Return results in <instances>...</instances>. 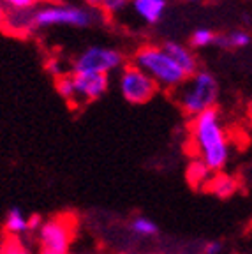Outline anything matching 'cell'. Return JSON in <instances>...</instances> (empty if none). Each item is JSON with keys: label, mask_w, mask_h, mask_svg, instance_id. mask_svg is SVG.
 I'll return each mask as SVG.
<instances>
[{"label": "cell", "mask_w": 252, "mask_h": 254, "mask_svg": "<svg viewBox=\"0 0 252 254\" xmlns=\"http://www.w3.org/2000/svg\"><path fill=\"white\" fill-rule=\"evenodd\" d=\"M39 0H0V4L9 11H28L37 5Z\"/></svg>", "instance_id": "obj_20"}, {"label": "cell", "mask_w": 252, "mask_h": 254, "mask_svg": "<svg viewBox=\"0 0 252 254\" xmlns=\"http://www.w3.org/2000/svg\"><path fill=\"white\" fill-rule=\"evenodd\" d=\"M212 170L206 166L199 157H196L194 161H190L189 166H187V180H189L192 186L201 187L206 186L208 180L212 179Z\"/></svg>", "instance_id": "obj_15"}, {"label": "cell", "mask_w": 252, "mask_h": 254, "mask_svg": "<svg viewBox=\"0 0 252 254\" xmlns=\"http://www.w3.org/2000/svg\"><path fill=\"white\" fill-rule=\"evenodd\" d=\"M252 37L245 30H231L226 34H217L215 44L213 46L221 48V50H242L251 44Z\"/></svg>", "instance_id": "obj_12"}, {"label": "cell", "mask_w": 252, "mask_h": 254, "mask_svg": "<svg viewBox=\"0 0 252 254\" xmlns=\"http://www.w3.org/2000/svg\"><path fill=\"white\" fill-rule=\"evenodd\" d=\"M87 7H92V9H101V4H103V0H83Z\"/></svg>", "instance_id": "obj_24"}, {"label": "cell", "mask_w": 252, "mask_h": 254, "mask_svg": "<svg viewBox=\"0 0 252 254\" xmlns=\"http://www.w3.org/2000/svg\"><path fill=\"white\" fill-rule=\"evenodd\" d=\"M74 231V219L62 214L57 217L44 219L37 231L39 254H69Z\"/></svg>", "instance_id": "obj_5"}, {"label": "cell", "mask_w": 252, "mask_h": 254, "mask_svg": "<svg viewBox=\"0 0 252 254\" xmlns=\"http://www.w3.org/2000/svg\"><path fill=\"white\" fill-rule=\"evenodd\" d=\"M237 189H238L237 179H233L231 175L221 173V171L217 175H212V179L206 184V190L221 199H226V198H229V196H233L237 192Z\"/></svg>", "instance_id": "obj_11"}, {"label": "cell", "mask_w": 252, "mask_h": 254, "mask_svg": "<svg viewBox=\"0 0 252 254\" xmlns=\"http://www.w3.org/2000/svg\"><path fill=\"white\" fill-rule=\"evenodd\" d=\"M124 67V55L106 46H90L83 50L72 62V72H97L108 74L111 71Z\"/></svg>", "instance_id": "obj_7"}, {"label": "cell", "mask_w": 252, "mask_h": 254, "mask_svg": "<svg viewBox=\"0 0 252 254\" xmlns=\"http://www.w3.org/2000/svg\"><path fill=\"white\" fill-rule=\"evenodd\" d=\"M132 64L145 71L159 87L166 90H175L186 81L189 76L186 71L168 55L164 48L157 44H143L132 55Z\"/></svg>", "instance_id": "obj_3"}, {"label": "cell", "mask_w": 252, "mask_h": 254, "mask_svg": "<svg viewBox=\"0 0 252 254\" xmlns=\"http://www.w3.org/2000/svg\"><path fill=\"white\" fill-rule=\"evenodd\" d=\"M46 67H48V71L55 76V78H57V76H60V74H63V65L57 59L50 60V62L46 64Z\"/></svg>", "instance_id": "obj_23"}, {"label": "cell", "mask_w": 252, "mask_h": 254, "mask_svg": "<svg viewBox=\"0 0 252 254\" xmlns=\"http://www.w3.org/2000/svg\"><path fill=\"white\" fill-rule=\"evenodd\" d=\"M4 228L11 237H20L28 233V217L23 214L20 206H12L5 214Z\"/></svg>", "instance_id": "obj_13"}, {"label": "cell", "mask_w": 252, "mask_h": 254, "mask_svg": "<svg viewBox=\"0 0 252 254\" xmlns=\"http://www.w3.org/2000/svg\"><path fill=\"white\" fill-rule=\"evenodd\" d=\"M247 115H249V119L252 120V99H251V103H249V106H247Z\"/></svg>", "instance_id": "obj_26"}, {"label": "cell", "mask_w": 252, "mask_h": 254, "mask_svg": "<svg viewBox=\"0 0 252 254\" xmlns=\"http://www.w3.org/2000/svg\"><path fill=\"white\" fill-rule=\"evenodd\" d=\"M222 249H224L222 242H219V240H210V242H206L205 246H203L201 254H222Z\"/></svg>", "instance_id": "obj_21"}, {"label": "cell", "mask_w": 252, "mask_h": 254, "mask_svg": "<svg viewBox=\"0 0 252 254\" xmlns=\"http://www.w3.org/2000/svg\"><path fill=\"white\" fill-rule=\"evenodd\" d=\"M99 16L95 9L87 5L74 4H43L36 5L28 11H9L5 14L4 27L12 32H28L44 30L52 27H72V28H88L97 23Z\"/></svg>", "instance_id": "obj_1"}, {"label": "cell", "mask_w": 252, "mask_h": 254, "mask_svg": "<svg viewBox=\"0 0 252 254\" xmlns=\"http://www.w3.org/2000/svg\"><path fill=\"white\" fill-rule=\"evenodd\" d=\"M72 79L76 85L79 103H94L106 94L110 87L108 74H97V72H72Z\"/></svg>", "instance_id": "obj_8"}, {"label": "cell", "mask_w": 252, "mask_h": 254, "mask_svg": "<svg viewBox=\"0 0 252 254\" xmlns=\"http://www.w3.org/2000/svg\"><path fill=\"white\" fill-rule=\"evenodd\" d=\"M215 37H217V34L212 28H206V27L196 28V30L190 34L189 46L192 48V50H203V48L213 46V44H215Z\"/></svg>", "instance_id": "obj_17"}, {"label": "cell", "mask_w": 252, "mask_h": 254, "mask_svg": "<svg viewBox=\"0 0 252 254\" xmlns=\"http://www.w3.org/2000/svg\"><path fill=\"white\" fill-rule=\"evenodd\" d=\"M190 134H192L196 155L212 170V173H219L224 170L231 155V148H229V139L224 132L219 111L215 108H210L192 117Z\"/></svg>", "instance_id": "obj_2"}, {"label": "cell", "mask_w": 252, "mask_h": 254, "mask_svg": "<svg viewBox=\"0 0 252 254\" xmlns=\"http://www.w3.org/2000/svg\"><path fill=\"white\" fill-rule=\"evenodd\" d=\"M0 254H32V251L18 237H11L2 244Z\"/></svg>", "instance_id": "obj_18"}, {"label": "cell", "mask_w": 252, "mask_h": 254, "mask_svg": "<svg viewBox=\"0 0 252 254\" xmlns=\"http://www.w3.org/2000/svg\"><path fill=\"white\" fill-rule=\"evenodd\" d=\"M127 5H130V0H103V4H101V11L106 12V14H110V16H113V14L122 12Z\"/></svg>", "instance_id": "obj_19"}, {"label": "cell", "mask_w": 252, "mask_h": 254, "mask_svg": "<svg viewBox=\"0 0 252 254\" xmlns=\"http://www.w3.org/2000/svg\"><path fill=\"white\" fill-rule=\"evenodd\" d=\"M129 230L132 235L141 237V238H152L159 233L157 222L152 221V219H148V217H145V215H136V217L130 219Z\"/></svg>", "instance_id": "obj_16"}, {"label": "cell", "mask_w": 252, "mask_h": 254, "mask_svg": "<svg viewBox=\"0 0 252 254\" xmlns=\"http://www.w3.org/2000/svg\"><path fill=\"white\" fill-rule=\"evenodd\" d=\"M5 25V9H4V5L0 4V28L4 27Z\"/></svg>", "instance_id": "obj_25"}, {"label": "cell", "mask_w": 252, "mask_h": 254, "mask_svg": "<svg viewBox=\"0 0 252 254\" xmlns=\"http://www.w3.org/2000/svg\"><path fill=\"white\" fill-rule=\"evenodd\" d=\"M130 5L146 25H157L166 14L168 0H130Z\"/></svg>", "instance_id": "obj_10"}, {"label": "cell", "mask_w": 252, "mask_h": 254, "mask_svg": "<svg viewBox=\"0 0 252 254\" xmlns=\"http://www.w3.org/2000/svg\"><path fill=\"white\" fill-rule=\"evenodd\" d=\"M119 88L122 97L129 104H146L155 97L159 85L145 71L130 62L120 71Z\"/></svg>", "instance_id": "obj_6"}, {"label": "cell", "mask_w": 252, "mask_h": 254, "mask_svg": "<svg viewBox=\"0 0 252 254\" xmlns=\"http://www.w3.org/2000/svg\"><path fill=\"white\" fill-rule=\"evenodd\" d=\"M43 215L41 214H32L28 215V231H39V228L43 226Z\"/></svg>", "instance_id": "obj_22"}, {"label": "cell", "mask_w": 252, "mask_h": 254, "mask_svg": "<svg viewBox=\"0 0 252 254\" xmlns=\"http://www.w3.org/2000/svg\"><path fill=\"white\" fill-rule=\"evenodd\" d=\"M178 108L186 115L196 117L205 110L215 108L219 97L217 78L208 71H196L184 81L173 94Z\"/></svg>", "instance_id": "obj_4"}, {"label": "cell", "mask_w": 252, "mask_h": 254, "mask_svg": "<svg viewBox=\"0 0 252 254\" xmlns=\"http://www.w3.org/2000/svg\"><path fill=\"white\" fill-rule=\"evenodd\" d=\"M186 2H189V4H194V2H199V0H186Z\"/></svg>", "instance_id": "obj_27"}, {"label": "cell", "mask_w": 252, "mask_h": 254, "mask_svg": "<svg viewBox=\"0 0 252 254\" xmlns=\"http://www.w3.org/2000/svg\"><path fill=\"white\" fill-rule=\"evenodd\" d=\"M55 90L67 104L76 106V104L79 103L78 94H76V85H74V79H72V74L63 72V74L57 76L55 78Z\"/></svg>", "instance_id": "obj_14"}, {"label": "cell", "mask_w": 252, "mask_h": 254, "mask_svg": "<svg viewBox=\"0 0 252 254\" xmlns=\"http://www.w3.org/2000/svg\"><path fill=\"white\" fill-rule=\"evenodd\" d=\"M162 48H164L166 52H168V55L186 71L187 76L199 71V69H197L199 67V62H197V57L194 55L190 46H186V44L178 43V41H164Z\"/></svg>", "instance_id": "obj_9"}]
</instances>
